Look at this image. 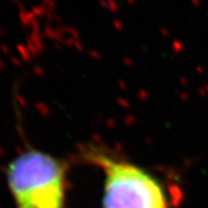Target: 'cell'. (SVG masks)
<instances>
[{
	"label": "cell",
	"instance_id": "cell-1",
	"mask_svg": "<svg viewBox=\"0 0 208 208\" xmlns=\"http://www.w3.org/2000/svg\"><path fill=\"white\" fill-rule=\"evenodd\" d=\"M67 168L62 160L37 148L19 153L5 171L15 208H66Z\"/></svg>",
	"mask_w": 208,
	"mask_h": 208
},
{
	"label": "cell",
	"instance_id": "cell-2",
	"mask_svg": "<svg viewBox=\"0 0 208 208\" xmlns=\"http://www.w3.org/2000/svg\"><path fill=\"white\" fill-rule=\"evenodd\" d=\"M86 157L104 176L102 208H168L163 186L145 169L96 149Z\"/></svg>",
	"mask_w": 208,
	"mask_h": 208
}]
</instances>
